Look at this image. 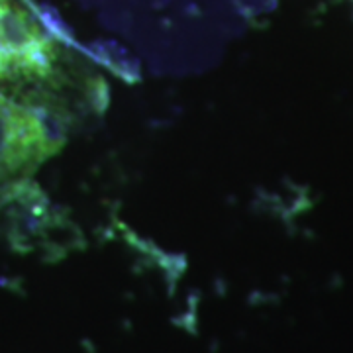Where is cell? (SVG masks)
<instances>
[{"label": "cell", "mask_w": 353, "mask_h": 353, "mask_svg": "<svg viewBox=\"0 0 353 353\" xmlns=\"http://www.w3.org/2000/svg\"><path fill=\"white\" fill-rule=\"evenodd\" d=\"M57 48L20 0H0V83H36L51 77Z\"/></svg>", "instance_id": "2"}, {"label": "cell", "mask_w": 353, "mask_h": 353, "mask_svg": "<svg viewBox=\"0 0 353 353\" xmlns=\"http://www.w3.org/2000/svg\"><path fill=\"white\" fill-rule=\"evenodd\" d=\"M61 150L46 116L0 90V210L30 187L41 165Z\"/></svg>", "instance_id": "1"}]
</instances>
